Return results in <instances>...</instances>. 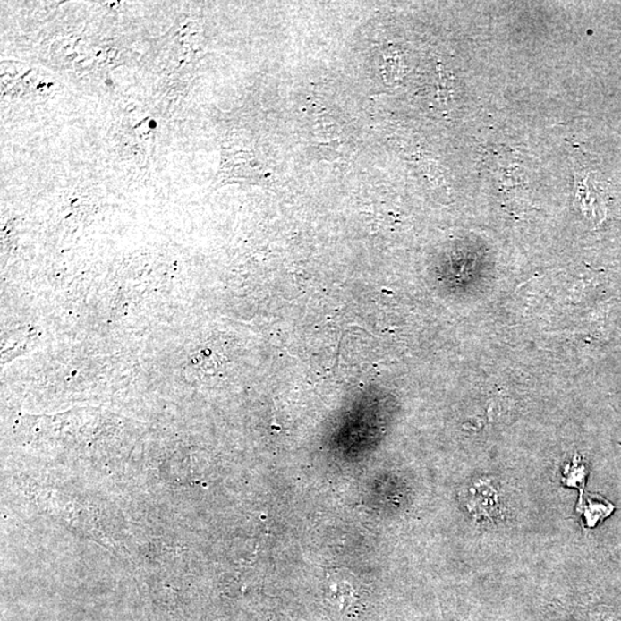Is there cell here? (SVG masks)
I'll return each instance as SVG.
<instances>
[{
  "label": "cell",
  "instance_id": "obj_1",
  "mask_svg": "<svg viewBox=\"0 0 621 621\" xmlns=\"http://www.w3.org/2000/svg\"><path fill=\"white\" fill-rule=\"evenodd\" d=\"M615 511L614 504L600 495L580 496L578 512L586 520L588 527H595Z\"/></svg>",
  "mask_w": 621,
  "mask_h": 621
},
{
  "label": "cell",
  "instance_id": "obj_2",
  "mask_svg": "<svg viewBox=\"0 0 621 621\" xmlns=\"http://www.w3.org/2000/svg\"><path fill=\"white\" fill-rule=\"evenodd\" d=\"M586 466L578 461V458H575L574 464L564 472V483L570 487L580 488L582 490L586 483Z\"/></svg>",
  "mask_w": 621,
  "mask_h": 621
}]
</instances>
